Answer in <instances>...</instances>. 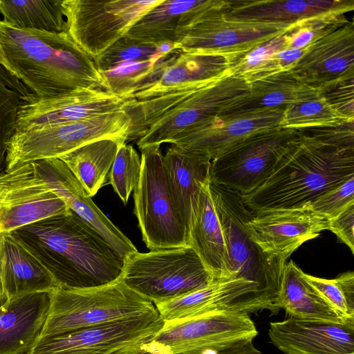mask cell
<instances>
[{
  "label": "cell",
  "mask_w": 354,
  "mask_h": 354,
  "mask_svg": "<svg viewBox=\"0 0 354 354\" xmlns=\"http://www.w3.org/2000/svg\"><path fill=\"white\" fill-rule=\"evenodd\" d=\"M0 65L38 97L107 91L94 61L67 32L23 29L0 20Z\"/></svg>",
  "instance_id": "6da1fadb"
},
{
  "label": "cell",
  "mask_w": 354,
  "mask_h": 354,
  "mask_svg": "<svg viewBox=\"0 0 354 354\" xmlns=\"http://www.w3.org/2000/svg\"><path fill=\"white\" fill-rule=\"evenodd\" d=\"M12 234L46 268L59 286L89 288L120 279L125 260L71 210Z\"/></svg>",
  "instance_id": "7a4b0ae2"
},
{
  "label": "cell",
  "mask_w": 354,
  "mask_h": 354,
  "mask_svg": "<svg viewBox=\"0 0 354 354\" xmlns=\"http://www.w3.org/2000/svg\"><path fill=\"white\" fill-rule=\"evenodd\" d=\"M354 176V149L296 139L270 177L241 195L254 213L299 208Z\"/></svg>",
  "instance_id": "3957f363"
},
{
  "label": "cell",
  "mask_w": 354,
  "mask_h": 354,
  "mask_svg": "<svg viewBox=\"0 0 354 354\" xmlns=\"http://www.w3.org/2000/svg\"><path fill=\"white\" fill-rule=\"evenodd\" d=\"M158 312L154 304L120 279L89 288L58 286L50 292V304L39 338Z\"/></svg>",
  "instance_id": "277c9868"
},
{
  "label": "cell",
  "mask_w": 354,
  "mask_h": 354,
  "mask_svg": "<svg viewBox=\"0 0 354 354\" xmlns=\"http://www.w3.org/2000/svg\"><path fill=\"white\" fill-rule=\"evenodd\" d=\"M209 188L225 243L231 278L255 283L270 305L271 315H277L274 302L285 263L268 257L252 240L247 223L253 212L241 195L210 182Z\"/></svg>",
  "instance_id": "5b68a950"
},
{
  "label": "cell",
  "mask_w": 354,
  "mask_h": 354,
  "mask_svg": "<svg viewBox=\"0 0 354 354\" xmlns=\"http://www.w3.org/2000/svg\"><path fill=\"white\" fill-rule=\"evenodd\" d=\"M120 279L156 305L203 288L214 279L195 251L182 246L131 254Z\"/></svg>",
  "instance_id": "8992f818"
},
{
  "label": "cell",
  "mask_w": 354,
  "mask_h": 354,
  "mask_svg": "<svg viewBox=\"0 0 354 354\" xmlns=\"http://www.w3.org/2000/svg\"><path fill=\"white\" fill-rule=\"evenodd\" d=\"M131 118L124 110L84 120L15 131L8 147L6 170L37 160L59 158L89 142L103 138H125Z\"/></svg>",
  "instance_id": "52a82bcc"
},
{
  "label": "cell",
  "mask_w": 354,
  "mask_h": 354,
  "mask_svg": "<svg viewBox=\"0 0 354 354\" xmlns=\"http://www.w3.org/2000/svg\"><path fill=\"white\" fill-rule=\"evenodd\" d=\"M142 169L134 189V214L151 250L188 245L187 227L167 183L160 147L140 149Z\"/></svg>",
  "instance_id": "ba28073f"
},
{
  "label": "cell",
  "mask_w": 354,
  "mask_h": 354,
  "mask_svg": "<svg viewBox=\"0 0 354 354\" xmlns=\"http://www.w3.org/2000/svg\"><path fill=\"white\" fill-rule=\"evenodd\" d=\"M297 129L277 127L254 133L211 160L209 182L241 195L261 186L272 174Z\"/></svg>",
  "instance_id": "9c48e42d"
},
{
  "label": "cell",
  "mask_w": 354,
  "mask_h": 354,
  "mask_svg": "<svg viewBox=\"0 0 354 354\" xmlns=\"http://www.w3.org/2000/svg\"><path fill=\"white\" fill-rule=\"evenodd\" d=\"M257 334L249 314L214 312L164 322L161 329L141 346L139 354H202L254 339Z\"/></svg>",
  "instance_id": "30bf717a"
},
{
  "label": "cell",
  "mask_w": 354,
  "mask_h": 354,
  "mask_svg": "<svg viewBox=\"0 0 354 354\" xmlns=\"http://www.w3.org/2000/svg\"><path fill=\"white\" fill-rule=\"evenodd\" d=\"M162 0H63L66 32L94 60Z\"/></svg>",
  "instance_id": "8fae6325"
},
{
  "label": "cell",
  "mask_w": 354,
  "mask_h": 354,
  "mask_svg": "<svg viewBox=\"0 0 354 354\" xmlns=\"http://www.w3.org/2000/svg\"><path fill=\"white\" fill-rule=\"evenodd\" d=\"M158 312L39 338L26 354H139L162 327Z\"/></svg>",
  "instance_id": "7c38bea8"
},
{
  "label": "cell",
  "mask_w": 354,
  "mask_h": 354,
  "mask_svg": "<svg viewBox=\"0 0 354 354\" xmlns=\"http://www.w3.org/2000/svg\"><path fill=\"white\" fill-rule=\"evenodd\" d=\"M249 90L250 84L245 79L229 73L196 91L147 127L137 140L139 149L171 144L184 131L218 115Z\"/></svg>",
  "instance_id": "4fadbf2b"
},
{
  "label": "cell",
  "mask_w": 354,
  "mask_h": 354,
  "mask_svg": "<svg viewBox=\"0 0 354 354\" xmlns=\"http://www.w3.org/2000/svg\"><path fill=\"white\" fill-rule=\"evenodd\" d=\"M225 5L211 10L192 26L177 44L179 48L230 58L283 35L295 26L230 20L223 14Z\"/></svg>",
  "instance_id": "5bb4252c"
},
{
  "label": "cell",
  "mask_w": 354,
  "mask_h": 354,
  "mask_svg": "<svg viewBox=\"0 0 354 354\" xmlns=\"http://www.w3.org/2000/svg\"><path fill=\"white\" fill-rule=\"evenodd\" d=\"M70 211L31 162L10 170L0 169V234Z\"/></svg>",
  "instance_id": "9a60e30c"
},
{
  "label": "cell",
  "mask_w": 354,
  "mask_h": 354,
  "mask_svg": "<svg viewBox=\"0 0 354 354\" xmlns=\"http://www.w3.org/2000/svg\"><path fill=\"white\" fill-rule=\"evenodd\" d=\"M163 322L192 318L219 311L247 314L271 310L258 286L240 278L214 279L180 298L154 305Z\"/></svg>",
  "instance_id": "2e32d148"
},
{
  "label": "cell",
  "mask_w": 354,
  "mask_h": 354,
  "mask_svg": "<svg viewBox=\"0 0 354 354\" xmlns=\"http://www.w3.org/2000/svg\"><path fill=\"white\" fill-rule=\"evenodd\" d=\"M247 227L252 240L266 254L286 263L304 243L327 230L328 219L304 205L253 212Z\"/></svg>",
  "instance_id": "e0dca14e"
},
{
  "label": "cell",
  "mask_w": 354,
  "mask_h": 354,
  "mask_svg": "<svg viewBox=\"0 0 354 354\" xmlns=\"http://www.w3.org/2000/svg\"><path fill=\"white\" fill-rule=\"evenodd\" d=\"M125 103L126 100L102 89H80L48 98L31 93L21 100L15 131L124 110Z\"/></svg>",
  "instance_id": "ac0fdd59"
},
{
  "label": "cell",
  "mask_w": 354,
  "mask_h": 354,
  "mask_svg": "<svg viewBox=\"0 0 354 354\" xmlns=\"http://www.w3.org/2000/svg\"><path fill=\"white\" fill-rule=\"evenodd\" d=\"M285 109H263L225 117L216 115L184 131L171 144L212 160L254 133L280 127Z\"/></svg>",
  "instance_id": "d6986e66"
},
{
  "label": "cell",
  "mask_w": 354,
  "mask_h": 354,
  "mask_svg": "<svg viewBox=\"0 0 354 354\" xmlns=\"http://www.w3.org/2000/svg\"><path fill=\"white\" fill-rule=\"evenodd\" d=\"M47 187L68 208L93 227L124 260L136 246L97 207L68 166L59 158L31 162Z\"/></svg>",
  "instance_id": "ffe728a7"
},
{
  "label": "cell",
  "mask_w": 354,
  "mask_h": 354,
  "mask_svg": "<svg viewBox=\"0 0 354 354\" xmlns=\"http://www.w3.org/2000/svg\"><path fill=\"white\" fill-rule=\"evenodd\" d=\"M268 335L284 354H354V324L289 317L271 322Z\"/></svg>",
  "instance_id": "44dd1931"
},
{
  "label": "cell",
  "mask_w": 354,
  "mask_h": 354,
  "mask_svg": "<svg viewBox=\"0 0 354 354\" xmlns=\"http://www.w3.org/2000/svg\"><path fill=\"white\" fill-rule=\"evenodd\" d=\"M225 3V0H162L140 17L125 36L145 44H178L204 15Z\"/></svg>",
  "instance_id": "7402d4cb"
},
{
  "label": "cell",
  "mask_w": 354,
  "mask_h": 354,
  "mask_svg": "<svg viewBox=\"0 0 354 354\" xmlns=\"http://www.w3.org/2000/svg\"><path fill=\"white\" fill-rule=\"evenodd\" d=\"M229 66L227 57L180 49L159 77L135 92L129 100H143L171 92L203 88L228 74Z\"/></svg>",
  "instance_id": "603a6c76"
},
{
  "label": "cell",
  "mask_w": 354,
  "mask_h": 354,
  "mask_svg": "<svg viewBox=\"0 0 354 354\" xmlns=\"http://www.w3.org/2000/svg\"><path fill=\"white\" fill-rule=\"evenodd\" d=\"M354 71V25L348 21L307 48L290 71L302 83L318 88Z\"/></svg>",
  "instance_id": "cb8c5ba5"
},
{
  "label": "cell",
  "mask_w": 354,
  "mask_h": 354,
  "mask_svg": "<svg viewBox=\"0 0 354 354\" xmlns=\"http://www.w3.org/2000/svg\"><path fill=\"white\" fill-rule=\"evenodd\" d=\"M354 0H226L223 14L230 20L295 25L324 15H345Z\"/></svg>",
  "instance_id": "d4e9b609"
},
{
  "label": "cell",
  "mask_w": 354,
  "mask_h": 354,
  "mask_svg": "<svg viewBox=\"0 0 354 354\" xmlns=\"http://www.w3.org/2000/svg\"><path fill=\"white\" fill-rule=\"evenodd\" d=\"M51 292L26 294L0 306V354H26L40 337Z\"/></svg>",
  "instance_id": "484cf974"
},
{
  "label": "cell",
  "mask_w": 354,
  "mask_h": 354,
  "mask_svg": "<svg viewBox=\"0 0 354 354\" xmlns=\"http://www.w3.org/2000/svg\"><path fill=\"white\" fill-rule=\"evenodd\" d=\"M187 236L188 245L214 279H231L227 252L209 180L203 185L193 200Z\"/></svg>",
  "instance_id": "4316f807"
},
{
  "label": "cell",
  "mask_w": 354,
  "mask_h": 354,
  "mask_svg": "<svg viewBox=\"0 0 354 354\" xmlns=\"http://www.w3.org/2000/svg\"><path fill=\"white\" fill-rule=\"evenodd\" d=\"M0 278L6 300L51 292L59 286L41 261L11 233L0 234Z\"/></svg>",
  "instance_id": "83f0119b"
},
{
  "label": "cell",
  "mask_w": 354,
  "mask_h": 354,
  "mask_svg": "<svg viewBox=\"0 0 354 354\" xmlns=\"http://www.w3.org/2000/svg\"><path fill=\"white\" fill-rule=\"evenodd\" d=\"M211 158L171 145L162 163L176 209L188 232L192 205L204 183L209 180Z\"/></svg>",
  "instance_id": "f1b7e54d"
},
{
  "label": "cell",
  "mask_w": 354,
  "mask_h": 354,
  "mask_svg": "<svg viewBox=\"0 0 354 354\" xmlns=\"http://www.w3.org/2000/svg\"><path fill=\"white\" fill-rule=\"evenodd\" d=\"M247 95L223 109L218 116H230L250 111L283 107L315 97L317 88L302 83L290 71L274 73L250 83Z\"/></svg>",
  "instance_id": "f546056e"
},
{
  "label": "cell",
  "mask_w": 354,
  "mask_h": 354,
  "mask_svg": "<svg viewBox=\"0 0 354 354\" xmlns=\"http://www.w3.org/2000/svg\"><path fill=\"white\" fill-rule=\"evenodd\" d=\"M304 272L292 261L286 262L274 302L278 313L282 308L289 317L354 324L339 315L306 281Z\"/></svg>",
  "instance_id": "4dcf8cb0"
},
{
  "label": "cell",
  "mask_w": 354,
  "mask_h": 354,
  "mask_svg": "<svg viewBox=\"0 0 354 354\" xmlns=\"http://www.w3.org/2000/svg\"><path fill=\"white\" fill-rule=\"evenodd\" d=\"M125 138H103L62 156V160L82 184L87 194L93 196L107 183L109 173Z\"/></svg>",
  "instance_id": "1f68e13d"
},
{
  "label": "cell",
  "mask_w": 354,
  "mask_h": 354,
  "mask_svg": "<svg viewBox=\"0 0 354 354\" xmlns=\"http://www.w3.org/2000/svg\"><path fill=\"white\" fill-rule=\"evenodd\" d=\"M63 0H0L2 21L28 30L66 32Z\"/></svg>",
  "instance_id": "d6a6232c"
},
{
  "label": "cell",
  "mask_w": 354,
  "mask_h": 354,
  "mask_svg": "<svg viewBox=\"0 0 354 354\" xmlns=\"http://www.w3.org/2000/svg\"><path fill=\"white\" fill-rule=\"evenodd\" d=\"M178 48L175 43L145 44L124 36L93 61L101 73L122 63L157 59Z\"/></svg>",
  "instance_id": "836d02e7"
},
{
  "label": "cell",
  "mask_w": 354,
  "mask_h": 354,
  "mask_svg": "<svg viewBox=\"0 0 354 354\" xmlns=\"http://www.w3.org/2000/svg\"><path fill=\"white\" fill-rule=\"evenodd\" d=\"M347 120L319 94L286 107L280 127L292 129L341 123Z\"/></svg>",
  "instance_id": "e575fe53"
},
{
  "label": "cell",
  "mask_w": 354,
  "mask_h": 354,
  "mask_svg": "<svg viewBox=\"0 0 354 354\" xmlns=\"http://www.w3.org/2000/svg\"><path fill=\"white\" fill-rule=\"evenodd\" d=\"M163 57L150 61L122 63L102 72L107 91L124 100H129L136 91L149 83L157 64Z\"/></svg>",
  "instance_id": "d590c367"
},
{
  "label": "cell",
  "mask_w": 354,
  "mask_h": 354,
  "mask_svg": "<svg viewBox=\"0 0 354 354\" xmlns=\"http://www.w3.org/2000/svg\"><path fill=\"white\" fill-rule=\"evenodd\" d=\"M306 281L343 318L354 322V272L327 279L303 273Z\"/></svg>",
  "instance_id": "8d00e7d4"
},
{
  "label": "cell",
  "mask_w": 354,
  "mask_h": 354,
  "mask_svg": "<svg viewBox=\"0 0 354 354\" xmlns=\"http://www.w3.org/2000/svg\"><path fill=\"white\" fill-rule=\"evenodd\" d=\"M141 169V158L135 149L126 142L122 144L109 171V183L124 204L138 183Z\"/></svg>",
  "instance_id": "74e56055"
},
{
  "label": "cell",
  "mask_w": 354,
  "mask_h": 354,
  "mask_svg": "<svg viewBox=\"0 0 354 354\" xmlns=\"http://www.w3.org/2000/svg\"><path fill=\"white\" fill-rule=\"evenodd\" d=\"M349 21L344 15L313 17L295 24L286 33V48H306Z\"/></svg>",
  "instance_id": "f35d334b"
},
{
  "label": "cell",
  "mask_w": 354,
  "mask_h": 354,
  "mask_svg": "<svg viewBox=\"0 0 354 354\" xmlns=\"http://www.w3.org/2000/svg\"><path fill=\"white\" fill-rule=\"evenodd\" d=\"M286 33L275 37L246 53L228 58L230 73L245 79L274 54L286 48Z\"/></svg>",
  "instance_id": "ab89813d"
},
{
  "label": "cell",
  "mask_w": 354,
  "mask_h": 354,
  "mask_svg": "<svg viewBox=\"0 0 354 354\" xmlns=\"http://www.w3.org/2000/svg\"><path fill=\"white\" fill-rule=\"evenodd\" d=\"M320 95L342 118L354 120V71L318 88Z\"/></svg>",
  "instance_id": "60d3db41"
},
{
  "label": "cell",
  "mask_w": 354,
  "mask_h": 354,
  "mask_svg": "<svg viewBox=\"0 0 354 354\" xmlns=\"http://www.w3.org/2000/svg\"><path fill=\"white\" fill-rule=\"evenodd\" d=\"M353 204L354 176L330 189L305 205L329 220L338 216Z\"/></svg>",
  "instance_id": "b9f144b4"
},
{
  "label": "cell",
  "mask_w": 354,
  "mask_h": 354,
  "mask_svg": "<svg viewBox=\"0 0 354 354\" xmlns=\"http://www.w3.org/2000/svg\"><path fill=\"white\" fill-rule=\"evenodd\" d=\"M300 138L341 149H354V120L297 129Z\"/></svg>",
  "instance_id": "7bdbcfd3"
},
{
  "label": "cell",
  "mask_w": 354,
  "mask_h": 354,
  "mask_svg": "<svg viewBox=\"0 0 354 354\" xmlns=\"http://www.w3.org/2000/svg\"><path fill=\"white\" fill-rule=\"evenodd\" d=\"M19 95L0 82V167L6 161L9 142L15 132Z\"/></svg>",
  "instance_id": "ee69618b"
},
{
  "label": "cell",
  "mask_w": 354,
  "mask_h": 354,
  "mask_svg": "<svg viewBox=\"0 0 354 354\" xmlns=\"http://www.w3.org/2000/svg\"><path fill=\"white\" fill-rule=\"evenodd\" d=\"M306 48H285L272 56L253 71L246 78L252 81L268 75L283 71H291L306 52Z\"/></svg>",
  "instance_id": "f6af8a7d"
},
{
  "label": "cell",
  "mask_w": 354,
  "mask_h": 354,
  "mask_svg": "<svg viewBox=\"0 0 354 354\" xmlns=\"http://www.w3.org/2000/svg\"><path fill=\"white\" fill-rule=\"evenodd\" d=\"M327 230L334 233L354 252V204L336 217L328 220Z\"/></svg>",
  "instance_id": "bcb514c9"
},
{
  "label": "cell",
  "mask_w": 354,
  "mask_h": 354,
  "mask_svg": "<svg viewBox=\"0 0 354 354\" xmlns=\"http://www.w3.org/2000/svg\"><path fill=\"white\" fill-rule=\"evenodd\" d=\"M0 82L17 93L21 100L28 97L32 93L17 79L0 65Z\"/></svg>",
  "instance_id": "7dc6e473"
},
{
  "label": "cell",
  "mask_w": 354,
  "mask_h": 354,
  "mask_svg": "<svg viewBox=\"0 0 354 354\" xmlns=\"http://www.w3.org/2000/svg\"><path fill=\"white\" fill-rule=\"evenodd\" d=\"M202 354H248L245 350L238 346L232 345L219 350L207 351Z\"/></svg>",
  "instance_id": "c3c4849f"
},
{
  "label": "cell",
  "mask_w": 354,
  "mask_h": 354,
  "mask_svg": "<svg viewBox=\"0 0 354 354\" xmlns=\"http://www.w3.org/2000/svg\"><path fill=\"white\" fill-rule=\"evenodd\" d=\"M6 301V300L5 299V297L3 295V288H2V285H1V278H0V306H1Z\"/></svg>",
  "instance_id": "681fc988"
}]
</instances>
